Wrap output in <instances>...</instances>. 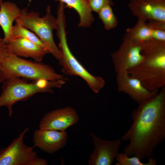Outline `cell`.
Listing matches in <instances>:
<instances>
[{
  "instance_id": "9c48e42d",
  "label": "cell",
  "mask_w": 165,
  "mask_h": 165,
  "mask_svg": "<svg viewBox=\"0 0 165 165\" xmlns=\"http://www.w3.org/2000/svg\"><path fill=\"white\" fill-rule=\"evenodd\" d=\"M94 148L90 155L89 165H111L119 152L121 140L118 139L108 141L90 133Z\"/></svg>"
},
{
  "instance_id": "d4e9b609",
  "label": "cell",
  "mask_w": 165,
  "mask_h": 165,
  "mask_svg": "<svg viewBox=\"0 0 165 165\" xmlns=\"http://www.w3.org/2000/svg\"><path fill=\"white\" fill-rule=\"evenodd\" d=\"M2 2V0H0V4Z\"/></svg>"
},
{
  "instance_id": "2e32d148",
  "label": "cell",
  "mask_w": 165,
  "mask_h": 165,
  "mask_svg": "<svg viewBox=\"0 0 165 165\" xmlns=\"http://www.w3.org/2000/svg\"><path fill=\"white\" fill-rule=\"evenodd\" d=\"M65 4V7H69L75 9L79 16V27H90L94 19L92 10L87 0H54Z\"/></svg>"
},
{
  "instance_id": "ba28073f",
  "label": "cell",
  "mask_w": 165,
  "mask_h": 165,
  "mask_svg": "<svg viewBox=\"0 0 165 165\" xmlns=\"http://www.w3.org/2000/svg\"><path fill=\"white\" fill-rule=\"evenodd\" d=\"M28 130L26 128L7 147L0 149V165H32L37 155L34 146L24 143V135Z\"/></svg>"
},
{
  "instance_id": "52a82bcc",
  "label": "cell",
  "mask_w": 165,
  "mask_h": 165,
  "mask_svg": "<svg viewBox=\"0 0 165 165\" xmlns=\"http://www.w3.org/2000/svg\"><path fill=\"white\" fill-rule=\"evenodd\" d=\"M144 42L135 40L126 33L124 35L119 48L111 54L116 73L127 71L142 62Z\"/></svg>"
},
{
  "instance_id": "ffe728a7",
  "label": "cell",
  "mask_w": 165,
  "mask_h": 165,
  "mask_svg": "<svg viewBox=\"0 0 165 165\" xmlns=\"http://www.w3.org/2000/svg\"><path fill=\"white\" fill-rule=\"evenodd\" d=\"M115 160L116 161V165H156L157 163L156 159L152 157L148 160L147 163H143L138 157L129 156L123 152H118Z\"/></svg>"
},
{
  "instance_id": "3957f363",
  "label": "cell",
  "mask_w": 165,
  "mask_h": 165,
  "mask_svg": "<svg viewBox=\"0 0 165 165\" xmlns=\"http://www.w3.org/2000/svg\"><path fill=\"white\" fill-rule=\"evenodd\" d=\"M20 77H14L3 81L0 95V107H6L11 116L12 107L17 102L23 101L39 93H53V89L60 88L65 83L63 79L55 81L40 79L29 82Z\"/></svg>"
},
{
  "instance_id": "7402d4cb",
  "label": "cell",
  "mask_w": 165,
  "mask_h": 165,
  "mask_svg": "<svg viewBox=\"0 0 165 165\" xmlns=\"http://www.w3.org/2000/svg\"><path fill=\"white\" fill-rule=\"evenodd\" d=\"M6 45L3 39L0 38V70L9 53Z\"/></svg>"
},
{
  "instance_id": "8fae6325",
  "label": "cell",
  "mask_w": 165,
  "mask_h": 165,
  "mask_svg": "<svg viewBox=\"0 0 165 165\" xmlns=\"http://www.w3.org/2000/svg\"><path fill=\"white\" fill-rule=\"evenodd\" d=\"M116 81L117 90L127 94L135 102L138 104L153 97L159 90H149L138 79L132 77L127 71L116 73Z\"/></svg>"
},
{
  "instance_id": "7a4b0ae2",
  "label": "cell",
  "mask_w": 165,
  "mask_h": 165,
  "mask_svg": "<svg viewBox=\"0 0 165 165\" xmlns=\"http://www.w3.org/2000/svg\"><path fill=\"white\" fill-rule=\"evenodd\" d=\"M143 52L142 62L127 72L149 90H159L165 85V42L155 40L145 42Z\"/></svg>"
},
{
  "instance_id": "9a60e30c",
  "label": "cell",
  "mask_w": 165,
  "mask_h": 165,
  "mask_svg": "<svg viewBox=\"0 0 165 165\" xmlns=\"http://www.w3.org/2000/svg\"><path fill=\"white\" fill-rule=\"evenodd\" d=\"M20 9L14 3L9 1L2 2L0 4V26L3 31V38L6 44L13 39V22L18 18Z\"/></svg>"
},
{
  "instance_id": "cb8c5ba5",
  "label": "cell",
  "mask_w": 165,
  "mask_h": 165,
  "mask_svg": "<svg viewBox=\"0 0 165 165\" xmlns=\"http://www.w3.org/2000/svg\"><path fill=\"white\" fill-rule=\"evenodd\" d=\"M47 163L45 159L39 158L38 156L33 161L32 165H46Z\"/></svg>"
},
{
  "instance_id": "4fadbf2b",
  "label": "cell",
  "mask_w": 165,
  "mask_h": 165,
  "mask_svg": "<svg viewBox=\"0 0 165 165\" xmlns=\"http://www.w3.org/2000/svg\"><path fill=\"white\" fill-rule=\"evenodd\" d=\"M68 134L65 130L59 131L40 129L33 134L34 147L49 154H53L66 145Z\"/></svg>"
},
{
  "instance_id": "5b68a950",
  "label": "cell",
  "mask_w": 165,
  "mask_h": 165,
  "mask_svg": "<svg viewBox=\"0 0 165 165\" xmlns=\"http://www.w3.org/2000/svg\"><path fill=\"white\" fill-rule=\"evenodd\" d=\"M20 24L30 30L39 38L52 55L59 60L61 54L53 39V31L57 30L58 23L57 18L52 14L50 7L48 6L44 16L40 17L39 13L28 12L27 8L20 9V14L15 20Z\"/></svg>"
},
{
  "instance_id": "6da1fadb",
  "label": "cell",
  "mask_w": 165,
  "mask_h": 165,
  "mask_svg": "<svg viewBox=\"0 0 165 165\" xmlns=\"http://www.w3.org/2000/svg\"><path fill=\"white\" fill-rule=\"evenodd\" d=\"M139 104L132 112V124L121 137L129 142L123 152L141 160H148L165 139V85Z\"/></svg>"
},
{
  "instance_id": "5bb4252c",
  "label": "cell",
  "mask_w": 165,
  "mask_h": 165,
  "mask_svg": "<svg viewBox=\"0 0 165 165\" xmlns=\"http://www.w3.org/2000/svg\"><path fill=\"white\" fill-rule=\"evenodd\" d=\"M8 52L18 57H31L36 61L41 62L50 52L29 40L22 38L13 39L6 44Z\"/></svg>"
},
{
  "instance_id": "277c9868",
  "label": "cell",
  "mask_w": 165,
  "mask_h": 165,
  "mask_svg": "<svg viewBox=\"0 0 165 165\" xmlns=\"http://www.w3.org/2000/svg\"><path fill=\"white\" fill-rule=\"evenodd\" d=\"M16 77L31 81L42 79L51 81L68 79L56 72L50 65L24 59L9 52L0 70V83Z\"/></svg>"
},
{
  "instance_id": "d6986e66",
  "label": "cell",
  "mask_w": 165,
  "mask_h": 165,
  "mask_svg": "<svg viewBox=\"0 0 165 165\" xmlns=\"http://www.w3.org/2000/svg\"><path fill=\"white\" fill-rule=\"evenodd\" d=\"M98 13L99 18L102 21L106 30H110L117 26V19L115 15L111 5H107L105 6Z\"/></svg>"
},
{
  "instance_id": "30bf717a",
  "label": "cell",
  "mask_w": 165,
  "mask_h": 165,
  "mask_svg": "<svg viewBox=\"0 0 165 165\" xmlns=\"http://www.w3.org/2000/svg\"><path fill=\"white\" fill-rule=\"evenodd\" d=\"M79 117L75 110L69 106L57 109L47 113L41 119L40 129L65 130L76 124Z\"/></svg>"
},
{
  "instance_id": "ac0fdd59",
  "label": "cell",
  "mask_w": 165,
  "mask_h": 165,
  "mask_svg": "<svg viewBox=\"0 0 165 165\" xmlns=\"http://www.w3.org/2000/svg\"><path fill=\"white\" fill-rule=\"evenodd\" d=\"M12 36L13 39L17 38L26 39L43 49L49 51L45 45L36 34L16 22L15 25L13 26Z\"/></svg>"
},
{
  "instance_id": "e0dca14e",
  "label": "cell",
  "mask_w": 165,
  "mask_h": 165,
  "mask_svg": "<svg viewBox=\"0 0 165 165\" xmlns=\"http://www.w3.org/2000/svg\"><path fill=\"white\" fill-rule=\"evenodd\" d=\"M153 30L146 21L138 19L134 26L127 29L126 33L136 41L144 42L154 40L152 38Z\"/></svg>"
},
{
  "instance_id": "8992f818",
  "label": "cell",
  "mask_w": 165,
  "mask_h": 165,
  "mask_svg": "<svg viewBox=\"0 0 165 165\" xmlns=\"http://www.w3.org/2000/svg\"><path fill=\"white\" fill-rule=\"evenodd\" d=\"M66 26V22L63 20H60L58 21L56 30L59 40L58 48L61 54V57L59 61L62 67V71L68 76L81 77L94 93H98L105 86V81L101 77L91 74L73 54L67 42Z\"/></svg>"
},
{
  "instance_id": "603a6c76",
  "label": "cell",
  "mask_w": 165,
  "mask_h": 165,
  "mask_svg": "<svg viewBox=\"0 0 165 165\" xmlns=\"http://www.w3.org/2000/svg\"><path fill=\"white\" fill-rule=\"evenodd\" d=\"M152 29L165 31V22L158 20H152L147 23Z\"/></svg>"
},
{
  "instance_id": "44dd1931",
  "label": "cell",
  "mask_w": 165,
  "mask_h": 165,
  "mask_svg": "<svg viewBox=\"0 0 165 165\" xmlns=\"http://www.w3.org/2000/svg\"><path fill=\"white\" fill-rule=\"evenodd\" d=\"M92 11L98 13L104 6L109 5L112 6L113 3L111 0H87Z\"/></svg>"
},
{
  "instance_id": "7c38bea8",
  "label": "cell",
  "mask_w": 165,
  "mask_h": 165,
  "mask_svg": "<svg viewBox=\"0 0 165 165\" xmlns=\"http://www.w3.org/2000/svg\"><path fill=\"white\" fill-rule=\"evenodd\" d=\"M128 6L138 19L165 22V0H130Z\"/></svg>"
}]
</instances>
